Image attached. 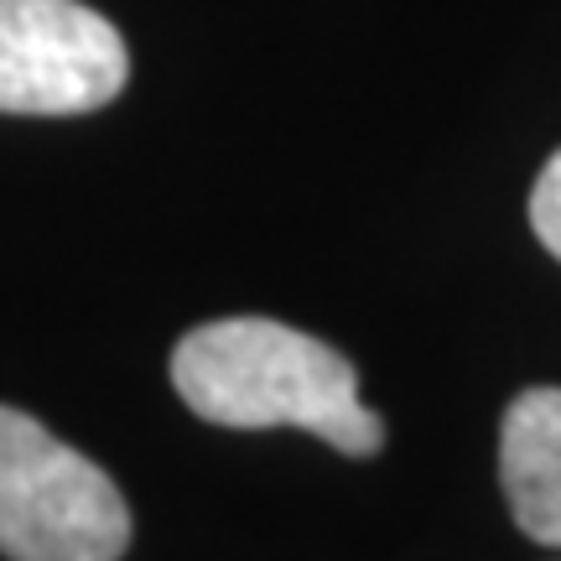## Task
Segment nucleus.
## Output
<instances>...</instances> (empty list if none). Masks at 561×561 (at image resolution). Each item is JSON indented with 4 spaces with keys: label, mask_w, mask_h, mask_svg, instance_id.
Here are the masks:
<instances>
[{
    "label": "nucleus",
    "mask_w": 561,
    "mask_h": 561,
    "mask_svg": "<svg viewBox=\"0 0 561 561\" xmlns=\"http://www.w3.org/2000/svg\"><path fill=\"white\" fill-rule=\"evenodd\" d=\"M172 385L214 426H301L343 458H375L385 421L359 401V375L333 343L276 318H219L172 348Z\"/></svg>",
    "instance_id": "obj_1"
},
{
    "label": "nucleus",
    "mask_w": 561,
    "mask_h": 561,
    "mask_svg": "<svg viewBox=\"0 0 561 561\" xmlns=\"http://www.w3.org/2000/svg\"><path fill=\"white\" fill-rule=\"evenodd\" d=\"M130 510L115 479L37 416L0 405V557L121 561Z\"/></svg>",
    "instance_id": "obj_2"
},
{
    "label": "nucleus",
    "mask_w": 561,
    "mask_h": 561,
    "mask_svg": "<svg viewBox=\"0 0 561 561\" xmlns=\"http://www.w3.org/2000/svg\"><path fill=\"white\" fill-rule=\"evenodd\" d=\"M130 79L121 32L83 0H0V115H89Z\"/></svg>",
    "instance_id": "obj_3"
},
{
    "label": "nucleus",
    "mask_w": 561,
    "mask_h": 561,
    "mask_svg": "<svg viewBox=\"0 0 561 561\" xmlns=\"http://www.w3.org/2000/svg\"><path fill=\"white\" fill-rule=\"evenodd\" d=\"M500 483L536 546H561V390H520L500 426Z\"/></svg>",
    "instance_id": "obj_4"
},
{
    "label": "nucleus",
    "mask_w": 561,
    "mask_h": 561,
    "mask_svg": "<svg viewBox=\"0 0 561 561\" xmlns=\"http://www.w3.org/2000/svg\"><path fill=\"white\" fill-rule=\"evenodd\" d=\"M530 224H536V240L561 261V151L541 167L536 193H530Z\"/></svg>",
    "instance_id": "obj_5"
}]
</instances>
